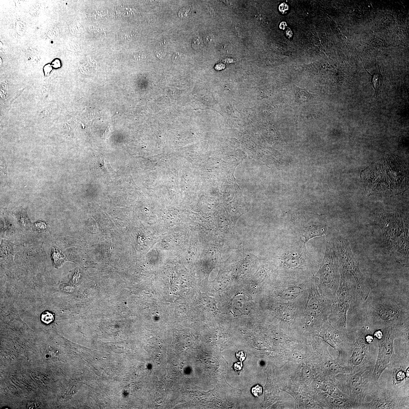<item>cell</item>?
<instances>
[{
  "instance_id": "obj_34",
  "label": "cell",
  "mask_w": 409,
  "mask_h": 409,
  "mask_svg": "<svg viewBox=\"0 0 409 409\" xmlns=\"http://www.w3.org/2000/svg\"><path fill=\"white\" fill-rule=\"evenodd\" d=\"M181 58L182 56L180 54V53H174V55H173L172 57V60H173L176 61L177 60H181Z\"/></svg>"
},
{
  "instance_id": "obj_21",
  "label": "cell",
  "mask_w": 409,
  "mask_h": 409,
  "mask_svg": "<svg viewBox=\"0 0 409 409\" xmlns=\"http://www.w3.org/2000/svg\"><path fill=\"white\" fill-rule=\"evenodd\" d=\"M395 376H394V378H395V383L397 382H400L404 380L405 378V374L404 373L403 371H398L395 370Z\"/></svg>"
},
{
  "instance_id": "obj_24",
  "label": "cell",
  "mask_w": 409,
  "mask_h": 409,
  "mask_svg": "<svg viewBox=\"0 0 409 409\" xmlns=\"http://www.w3.org/2000/svg\"><path fill=\"white\" fill-rule=\"evenodd\" d=\"M202 46V42L201 40L198 37H196L193 39L192 41V47L195 49H198L201 48Z\"/></svg>"
},
{
  "instance_id": "obj_14",
  "label": "cell",
  "mask_w": 409,
  "mask_h": 409,
  "mask_svg": "<svg viewBox=\"0 0 409 409\" xmlns=\"http://www.w3.org/2000/svg\"><path fill=\"white\" fill-rule=\"evenodd\" d=\"M356 347L355 349L352 357V362L354 365L357 366L361 363L364 358V352L361 347Z\"/></svg>"
},
{
  "instance_id": "obj_9",
  "label": "cell",
  "mask_w": 409,
  "mask_h": 409,
  "mask_svg": "<svg viewBox=\"0 0 409 409\" xmlns=\"http://www.w3.org/2000/svg\"><path fill=\"white\" fill-rule=\"evenodd\" d=\"M395 327H388L384 329L383 337L379 340V353L374 375L378 380L390 361L393 349Z\"/></svg>"
},
{
  "instance_id": "obj_20",
  "label": "cell",
  "mask_w": 409,
  "mask_h": 409,
  "mask_svg": "<svg viewBox=\"0 0 409 409\" xmlns=\"http://www.w3.org/2000/svg\"><path fill=\"white\" fill-rule=\"evenodd\" d=\"M25 24L21 21H18L16 23V29L19 35H22L25 32Z\"/></svg>"
},
{
  "instance_id": "obj_8",
  "label": "cell",
  "mask_w": 409,
  "mask_h": 409,
  "mask_svg": "<svg viewBox=\"0 0 409 409\" xmlns=\"http://www.w3.org/2000/svg\"><path fill=\"white\" fill-rule=\"evenodd\" d=\"M332 304L321 295L313 279L304 308L307 323L310 324L314 320L329 322Z\"/></svg>"
},
{
  "instance_id": "obj_11",
  "label": "cell",
  "mask_w": 409,
  "mask_h": 409,
  "mask_svg": "<svg viewBox=\"0 0 409 409\" xmlns=\"http://www.w3.org/2000/svg\"><path fill=\"white\" fill-rule=\"evenodd\" d=\"M250 307V301L244 295H240L236 297L233 301L232 308L235 314H246L249 312Z\"/></svg>"
},
{
  "instance_id": "obj_7",
  "label": "cell",
  "mask_w": 409,
  "mask_h": 409,
  "mask_svg": "<svg viewBox=\"0 0 409 409\" xmlns=\"http://www.w3.org/2000/svg\"><path fill=\"white\" fill-rule=\"evenodd\" d=\"M289 224L292 230L304 238L305 243L314 237L326 235L328 231L327 222L319 215L296 214Z\"/></svg>"
},
{
  "instance_id": "obj_15",
  "label": "cell",
  "mask_w": 409,
  "mask_h": 409,
  "mask_svg": "<svg viewBox=\"0 0 409 409\" xmlns=\"http://www.w3.org/2000/svg\"><path fill=\"white\" fill-rule=\"evenodd\" d=\"M52 257L54 266L56 268L60 266L64 262L63 255L57 249H53L52 253Z\"/></svg>"
},
{
  "instance_id": "obj_5",
  "label": "cell",
  "mask_w": 409,
  "mask_h": 409,
  "mask_svg": "<svg viewBox=\"0 0 409 409\" xmlns=\"http://www.w3.org/2000/svg\"><path fill=\"white\" fill-rule=\"evenodd\" d=\"M339 286L331 306L329 322L333 321L345 328L347 314L353 294V277L350 274L340 272Z\"/></svg>"
},
{
  "instance_id": "obj_27",
  "label": "cell",
  "mask_w": 409,
  "mask_h": 409,
  "mask_svg": "<svg viewBox=\"0 0 409 409\" xmlns=\"http://www.w3.org/2000/svg\"><path fill=\"white\" fill-rule=\"evenodd\" d=\"M279 9L282 14H286L289 10V6L285 3H282L279 5Z\"/></svg>"
},
{
  "instance_id": "obj_12",
  "label": "cell",
  "mask_w": 409,
  "mask_h": 409,
  "mask_svg": "<svg viewBox=\"0 0 409 409\" xmlns=\"http://www.w3.org/2000/svg\"><path fill=\"white\" fill-rule=\"evenodd\" d=\"M295 101L298 103L302 104L311 101L314 98V95L310 93L306 89H301L293 85Z\"/></svg>"
},
{
  "instance_id": "obj_2",
  "label": "cell",
  "mask_w": 409,
  "mask_h": 409,
  "mask_svg": "<svg viewBox=\"0 0 409 409\" xmlns=\"http://www.w3.org/2000/svg\"><path fill=\"white\" fill-rule=\"evenodd\" d=\"M326 236L324 257L313 279L322 296L333 303L339 286L341 276L333 233L328 231Z\"/></svg>"
},
{
  "instance_id": "obj_31",
  "label": "cell",
  "mask_w": 409,
  "mask_h": 409,
  "mask_svg": "<svg viewBox=\"0 0 409 409\" xmlns=\"http://www.w3.org/2000/svg\"><path fill=\"white\" fill-rule=\"evenodd\" d=\"M44 71L45 74L46 75H48L52 71V68L51 66L50 65H47L45 66L44 68Z\"/></svg>"
},
{
  "instance_id": "obj_17",
  "label": "cell",
  "mask_w": 409,
  "mask_h": 409,
  "mask_svg": "<svg viewBox=\"0 0 409 409\" xmlns=\"http://www.w3.org/2000/svg\"><path fill=\"white\" fill-rule=\"evenodd\" d=\"M42 321L46 324H49L54 320V316L49 311H45L41 315Z\"/></svg>"
},
{
  "instance_id": "obj_36",
  "label": "cell",
  "mask_w": 409,
  "mask_h": 409,
  "mask_svg": "<svg viewBox=\"0 0 409 409\" xmlns=\"http://www.w3.org/2000/svg\"><path fill=\"white\" fill-rule=\"evenodd\" d=\"M287 24L286 22H281L280 25H279V28H280V29L284 30L287 27Z\"/></svg>"
},
{
  "instance_id": "obj_29",
  "label": "cell",
  "mask_w": 409,
  "mask_h": 409,
  "mask_svg": "<svg viewBox=\"0 0 409 409\" xmlns=\"http://www.w3.org/2000/svg\"><path fill=\"white\" fill-rule=\"evenodd\" d=\"M383 335V332L380 330L376 331L374 334L375 337L378 340L381 339Z\"/></svg>"
},
{
  "instance_id": "obj_16",
  "label": "cell",
  "mask_w": 409,
  "mask_h": 409,
  "mask_svg": "<svg viewBox=\"0 0 409 409\" xmlns=\"http://www.w3.org/2000/svg\"><path fill=\"white\" fill-rule=\"evenodd\" d=\"M59 34V29L56 27L53 26L48 29L45 32L44 35L45 37H47V38H49L57 36Z\"/></svg>"
},
{
  "instance_id": "obj_25",
  "label": "cell",
  "mask_w": 409,
  "mask_h": 409,
  "mask_svg": "<svg viewBox=\"0 0 409 409\" xmlns=\"http://www.w3.org/2000/svg\"><path fill=\"white\" fill-rule=\"evenodd\" d=\"M243 364L242 362H235L233 364V369L238 374H240L243 369Z\"/></svg>"
},
{
  "instance_id": "obj_1",
  "label": "cell",
  "mask_w": 409,
  "mask_h": 409,
  "mask_svg": "<svg viewBox=\"0 0 409 409\" xmlns=\"http://www.w3.org/2000/svg\"><path fill=\"white\" fill-rule=\"evenodd\" d=\"M305 241L285 244L277 259L283 279H309L317 272L319 265L306 247Z\"/></svg>"
},
{
  "instance_id": "obj_30",
  "label": "cell",
  "mask_w": 409,
  "mask_h": 409,
  "mask_svg": "<svg viewBox=\"0 0 409 409\" xmlns=\"http://www.w3.org/2000/svg\"><path fill=\"white\" fill-rule=\"evenodd\" d=\"M204 42L207 44H209V43L212 42L213 41L212 37L211 36L208 35L205 36L204 39Z\"/></svg>"
},
{
  "instance_id": "obj_33",
  "label": "cell",
  "mask_w": 409,
  "mask_h": 409,
  "mask_svg": "<svg viewBox=\"0 0 409 409\" xmlns=\"http://www.w3.org/2000/svg\"><path fill=\"white\" fill-rule=\"evenodd\" d=\"M285 34L286 37L289 38H291L292 37V35H293L292 31L291 30L290 28H288V29L286 30L285 31Z\"/></svg>"
},
{
  "instance_id": "obj_22",
  "label": "cell",
  "mask_w": 409,
  "mask_h": 409,
  "mask_svg": "<svg viewBox=\"0 0 409 409\" xmlns=\"http://www.w3.org/2000/svg\"><path fill=\"white\" fill-rule=\"evenodd\" d=\"M251 392L255 397H259L262 394V386L259 385H257L254 386L252 388Z\"/></svg>"
},
{
  "instance_id": "obj_28",
  "label": "cell",
  "mask_w": 409,
  "mask_h": 409,
  "mask_svg": "<svg viewBox=\"0 0 409 409\" xmlns=\"http://www.w3.org/2000/svg\"><path fill=\"white\" fill-rule=\"evenodd\" d=\"M27 51L28 57H29V59L31 60H35V59H36V58L38 57V55L36 53V51L33 50H29Z\"/></svg>"
},
{
  "instance_id": "obj_3",
  "label": "cell",
  "mask_w": 409,
  "mask_h": 409,
  "mask_svg": "<svg viewBox=\"0 0 409 409\" xmlns=\"http://www.w3.org/2000/svg\"><path fill=\"white\" fill-rule=\"evenodd\" d=\"M333 237L340 271L352 275L356 283L358 294L362 300L366 301L371 290L359 268L356 256L352 252L350 243L341 235L333 233Z\"/></svg>"
},
{
  "instance_id": "obj_4",
  "label": "cell",
  "mask_w": 409,
  "mask_h": 409,
  "mask_svg": "<svg viewBox=\"0 0 409 409\" xmlns=\"http://www.w3.org/2000/svg\"><path fill=\"white\" fill-rule=\"evenodd\" d=\"M367 316L373 322L386 327L408 323L409 309L392 298H381L369 304Z\"/></svg>"
},
{
  "instance_id": "obj_6",
  "label": "cell",
  "mask_w": 409,
  "mask_h": 409,
  "mask_svg": "<svg viewBox=\"0 0 409 409\" xmlns=\"http://www.w3.org/2000/svg\"><path fill=\"white\" fill-rule=\"evenodd\" d=\"M375 222L381 230L383 241L388 247L400 238L409 236L408 219L398 213H378Z\"/></svg>"
},
{
  "instance_id": "obj_23",
  "label": "cell",
  "mask_w": 409,
  "mask_h": 409,
  "mask_svg": "<svg viewBox=\"0 0 409 409\" xmlns=\"http://www.w3.org/2000/svg\"><path fill=\"white\" fill-rule=\"evenodd\" d=\"M40 12V7L38 4H35L33 5L30 10V13L33 16H36L39 14Z\"/></svg>"
},
{
  "instance_id": "obj_19",
  "label": "cell",
  "mask_w": 409,
  "mask_h": 409,
  "mask_svg": "<svg viewBox=\"0 0 409 409\" xmlns=\"http://www.w3.org/2000/svg\"><path fill=\"white\" fill-rule=\"evenodd\" d=\"M268 274V272L266 269H263L259 270L256 275V278L258 281L260 282V283L264 281L266 279Z\"/></svg>"
},
{
  "instance_id": "obj_35",
  "label": "cell",
  "mask_w": 409,
  "mask_h": 409,
  "mask_svg": "<svg viewBox=\"0 0 409 409\" xmlns=\"http://www.w3.org/2000/svg\"><path fill=\"white\" fill-rule=\"evenodd\" d=\"M53 66L55 68H58L60 66L61 63L59 60L56 59L53 63Z\"/></svg>"
},
{
  "instance_id": "obj_26",
  "label": "cell",
  "mask_w": 409,
  "mask_h": 409,
  "mask_svg": "<svg viewBox=\"0 0 409 409\" xmlns=\"http://www.w3.org/2000/svg\"><path fill=\"white\" fill-rule=\"evenodd\" d=\"M236 357L239 359L240 362H243L245 360L247 356V354L243 351H239L236 353Z\"/></svg>"
},
{
  "instance_id": "obj_10",
  "label": "cell",
  "mask_w": 409,
  "mask_h": 409,
  "mask_svg": "<svg viewBox=\"0 0 409 409\" xmlns=\"http://www.w3.org/2000/svg\"><path fill=\"white\" fill-rule=\"evenodd\" d=\"M409 236L402 237L388 247L391 255L397 262L409 266Z\"/></svg>"
},
{
  "instance_id": "obj_13",
  "label": "cell",
  "mask_w": 409,
  "mask_h": 409,
  "mask_svg": "<svg viewBox=\"0 0 409 409\" xmlns=\"http://www.w3.org/2000/svg\"><path fill=\"white\" fill-rule=\"evenodd\" d=\"M368 72L371 76V83L374 89L376 97H377L378 91L381 87L383 82V76L380 72L374 73L373 74H370Z\"/></svg>"
},
{
  "instance_id": "obj_18",
  "label": "cell",
  "mask_w": 409,
  "mask_h": 409,
  "mask_svg": "<svg viewBox=\"0 0 409 409\" xmlns=\"http://www.w3.org/2000/svg\"><path fill=\"white\" fill-rule=\"evenodd\" d=\"M191 10L188 7H184L181 8L179 12L178 15L180 18L186 19L189 17L190 14Z\"/></svg>"
},
{
  "instance_id": "obj_32",
  "label": "cell",
  "mask_w": 409,
  "mask_h": 409,
  "mask_svg": "<svg viewBox=\"0 0 409 409\" xmlns=\"http://www.w3.org/2000/svg\"><path fill=\"white\" fill-rule=\"evenodd\" d=\"M366 341L368 344H371L374 341V338L372 336L370 335L366 336L365 337Z\"/></svg>"
}]
</instances>
